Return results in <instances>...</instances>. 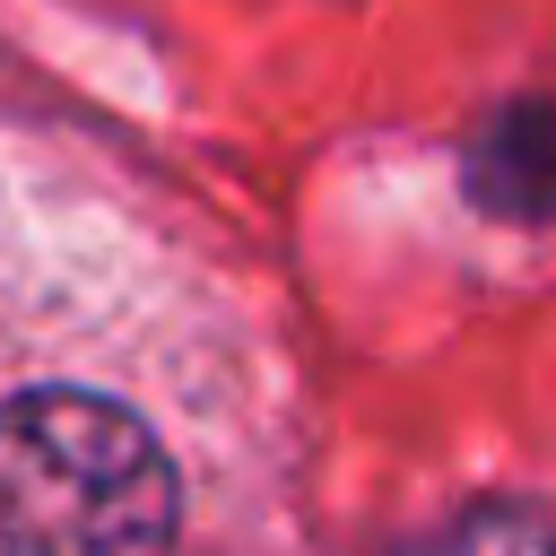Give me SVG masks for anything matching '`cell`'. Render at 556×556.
Returning a JSON list of instances; mask_svg holds the SVG:
<instances>
[{"label": "cell", "instance_id": "cell-1", "mask_svg": "<svg viewBox=\"0 0 556 556\" xmlns=\"http://www.w3.org/2000/svg\"><path fill=\"white\" fill-rule=\"evenodd\" d=\"M182 486L165 443L104 391L0 400V556H174Z\"/></svg>", "mask_w": 556, "mask_h": 556}, {"label": "cell", "instance_id": "cell-2", "mask_svg": "<svg viewBox=\"0 0 556 556\" xmlns=\"http://www.w3.org/2000/svg\"><path fill=\"white\" fill-rule=\"evenodd\" d=\"M469 200L486 217L513 226H556V104L547 96H513L504 113H486L469 130Z\"/></svg>", "mask_w": 556, "mask_h": 556}]
</instances>
